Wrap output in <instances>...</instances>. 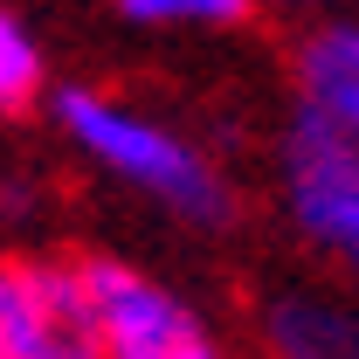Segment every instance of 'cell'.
Returning a JSON list of instances; mask_svg holds the SVG:
<instances>
[{
	"instance_id": "obj_1",
	"label": "cell",
	"mask_w": 359,
	"mask_h": 359,
	"mask_svg": "<svg viewBox=\"0 0 359 359\" xmlns=\"http://www.w3.org/2000/svg\"><path fill=\"white\" fill-rule=\"evenodd\" d=\"M55 118H62V132L76 138L97 166H111L118 180H132L138 194H152L159 208H173V215H187V222H201V228H215V222L235 215L228 180L215 173L187 138H173L166 125L138 118V111L97 97V90H62V97H55Z\"/></svg>"
},
{
	"instance_id": "obj_2",
	"label": "cell",
	"mask_w": 359,
	"mask_h": 359,
	"mask_svg": "<svg viewBox=\"0 0 359 359\" xmlns=\"http://www.w3.org/2000/svg\"><path fill=\"white\" fill-rule=\"evenodd\" d=\"M76 269V332L90 353L111 359H208L215 332L187 297H173L166 283L138 276L132 263L111 256H83Z\"/></svg>"
},
{
	"instance_id": "obj_3",
	"label": "cell",
	"mask_w": 359,
	"mask_h": 359,
	"mask_svg": "<svg viewBox=\"0 0 359 359\" xmlns=\"http://www.w3.org/2000/svg\"><path fill=\"white\" fill-rule=\"evenodd\" d=\"M283 201L318 256L359 276V138L332 132L318 111H297L283 132Z\"/></svg>"
},
{
	"instance_id": "obj_4",
	"label": "cell",
	"mask_w": 359,
	"mask_h": 359,
	"mask_svg": "<svg viewBox=\"0 0 359 359\" xmlns=\"http://www.w3.org/2000/svg\"><path fill=\"white\" fill-rule=\"evenodd\" d=\"M297 90L332 132L359 138V21H325L297 48Z\"/></svg>"
},
{
	"instance_id": "obj_5",
	"label": "cell",
	"mask_w": 359,
	"mask_h": 359,
	"mask_svg": "<svg viewBox=\"0 0 359 359\" xmlns=\"http://www.w3.org/2000/svg\"><path fill=\"white\" fill-rule=\"evenodd\" d=\"M263 339L283 359H359V311L332 297H276L263 311Z\"/></svg>"
},
{
	"instance_id": "obj_6",
	"label": "cell",
	"mask_w": 359,
	"mask_h": 359,
	"mask_svg": "<svg viewBox=\"0 0 359 359\" xmlns=\"http://www.w3.org/2000/svg\"><path fill=\"white\" fill-rule=\"evenodd\" d=\"M0 359H83L48 311L35 263H0Z\"/></svg>"
},
{
	"instance_id": "obj_7",
	"label": "cell",
	"mask_w": 359,
	"mask_h": 359,
	"mask_svg": "<svg viewBox=\"0 0 359 359\" xmlns=\"http://www.w3.org/2000/svg\"><path fill=\"white\" fill-rule=\"evenodd\" d=\"M42 83H48V62H42V48H35V35L21 28V14L0 7V111L7 118L28 111L42 97Z\"/></svg>"
},
{
	"instance_id": "obj_8",
	"label": "cell",
	"mask_w": 359,
	"mask_h": 359,
	"mask_svg": "<svg viewBox=\"0 0 359 359\" xmlns=\"http://www.w3.org/2000/svg\"><path fill=\"white\" fill-rule=\"evenodd\" d=\"M118 14L145 28H235L256 14V0H118Z\"/></svg>"
},
{
	"instance_id": "obj_9",
	"label": "cell",
	"mask_w": 359,
	"mask_h": 359,
	"mask_svg": "<svg viewBox=\"0 0 359 359\" xmlns=\"http://www.w3.org/2000/svg\"><path fill=\"white\" fill-rule=\"evenodd\" d=\"M263 7H332V0H263Z\"/></svg>"
}]
</instances>
